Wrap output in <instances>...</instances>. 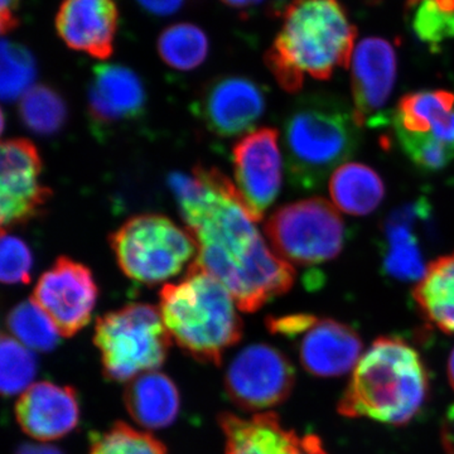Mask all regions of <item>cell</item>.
<instances>
[{"label": "cell", "instance_id": "1f68e13d", "mask_svg": "<svg viewBox=\"0 0 454 454\" xmlns=\"http://www.w3.org/2000/svg\"><path fill=\"white\" fill-rule=\"evenodd\" d=\"M33 255L28 245L16 236H0V283L28 284Z\"/></svg>", "mask_w": 454, "mask_h": 454}, {"label": "cell", "instance_id": "9a60e30c", "mask_svg": "<svg viewBox=\"0 0 454 454\" xmlns=\"http://www.w3.org/2000/svg\"><path fill=\"white\" fill-rule=\"evenodd\" d=\"M351 86L357 124L385 121L382 110L389 101L397 73L396 50L390 41L367 37L355 47Z\"/></svg>", "mask_w": 454, "mask_h": 454}, {"label": "cell", "instance_id": "d590c367", "mask_svg": "<svg viewBox=\"0 0 454 454\" xmlns=\"http://www.w3.org/2000/svg\"><path fill=\"white\" fill-rule=\"evenodd\" d=\"M223 4L229 5L230 8L239 9V11H243V9H247L250 7H254V5H258L262 0H221Z\"/></svg>", "mask_w": 454, "mask_h": 454}, {"label": "cell", "instance_id": "7c38bea8", "mask_svg": "<svg viewBox=\"0 0 454 454\" xmlns=\"http://www.w3.org/2000/svg\"><path fill=\"white\" fill-rule=\"evenodd\" d=\"M235 187L255 223L273 205L283 181L279 131L260 128L245 136L232 149Z\"/></svg>", "mask_w": 454, "mask_h": 454}, {"label": "cell", "instance_id": "30bf717a", "mask_svg": "<svg viewBox=\"0 0 454 454\" xmlns=\"http://www.w3.org/2000/svg\"><path fill=\"white\" fill-rule=\"evenodd\" d=\"M98 289L91 270L82 262L59 256L33 289L32 300L64 337H73L91 321Z\"/></svg>", "mask_w": 454, "mask_h": 454}, {"label": "cell", "instance_id": "f546056e", "mask_svg": "<svg viewBox=\"0 0 454 454\" xmlns=\"http://www.w3.org/2000/svg\"><path fill=\"white\" fill-rule=\"evenodd\" d=\"M37 76L35 59L29 50L14 42L0 40V100L23 97Z\"/></svg>", "mask_w": 454, "mask_h": 454}, {"label": "cell", "instance_id": "484cf974", "mask_svg": "<svg viewBox=\"0 0 454 454\" xmlns=\"http://www.w3.org/2000/svg\"><path fill=\"white\" fill-rule=\"evenodd\" d=\"M157 50L164 64L177 71H192L205 62L210 50L208 37L192 23L167 27L158 37Z\"/></svg>", "mask_w": 454, "mask_h": 454}, {"label": "cell", "instance_id": "8d00e7d4", "mask_svg": "<svg viewBox=\"0 0 454 454\" xmlns=\"http://www.w3.org/2000/svg\"><path fill=\"white\" fill-rule=\"evenodd\" d=\"M20 0H0V16L16 18L13 12L16 11Z\"/></svg>", "mask_w": 454, "mask_h": 454}, {"label": "cell", "instance_id": "83f0119b", "mask_svg": "<svg viewBox=\"0 0 454 454\" xmlns=\"http://www.w3.org/2000/svg\"><path fill=\"white\" fill-rule=\"evenodd\" d=\"M7 325L14 339L37 352H50L59 345L56 325L33 300L17 304L9 312Z\"/></svg>", "mask_w": 454, "mask_h": 454}, {"label": "cell", "instance_id": "836d02e7", "mask_svg": "<svg viewBox=\"0 0 454 454\" xmlns=\"http://www.w3.org/2000/svg\"><path fill=\"white\" fill-rule=\"evenodd\" d=\"M442 444L446 454H454V404L450 406L442 423Z\"/></svg>", "mask_w": 454, "mask_h": 454}, {"label": "cell", "instance_id": "8fae6325", "mask_svg": "<svg viewBox=\"0 0 454 454\" xmlns=\"http://www.w3.org/2000/svg\"><path fill=\"white\" fill-rule=\"evenodd\" d=\"M42 169L41 155L29 140L0 142V236L35 219L49 202L51 190L42 184Z\"/></svg>", "mask_w": 454, "mask_h": 454}, {"label": "cell", "instance_id": "4fadbf2b", "mask_svg": "<svg viewBox=\"0 0 454 454\" xmlns=\"http://www.w3.org/2000/svg\"><path fill=\"white\" fill-rule=\"evenodd\" d=\"M264 90L244 76H221L203 88L193 113L214 136L232 138L255 127L264 114Z\"/></svg>", "mask_w": 454, "mask_h": 454}, {"label": "cell", "instance_id": "4316f807", "mask_svg": "<svg viewBox=\"0 0 454 454\" xmlns=\"http://www.w3.org/2000/svg\"><path fill=\"white\" fill-rule=\"evenodd\" d=\"M20 116L33 133L52 136L61 130L67 121V106L56 90L38 85L23 95Z\"/></svg>", "mask_w": 454, "mask_h": 454}, {"label": "cell", "instance_id": "277c9868", "mask_svg": "<svg viewBox=\"0 0 454 454\" xmlns=\"http://www.w3.org/2000/svg\"><path fill=\"white\" fill-rule=\"evenodd\" d=\"M236 303L219 280L193 262L179 283L166 284L160 312L170 340L199 363L220 366L243 337Z\"/></svg>", "mask_w": 454, "mask_h": 454}, {"label": "cell", "instance_id": "ac0fdd59", "mask_svg": "<svg viewBox=\"0 0 454 454\" xmlns=\"http://www.w3.org/2000/svg\"><path fill=\"white\" fill-rule=\"evenodd\" d=\"M146 106L138 74L121 65H98L88 91V110L94 129L101 133L142 118Z\"/></svg>", "mask_w": 454, "mask_h": 454}, {"label": "cell", "instance_id": "7402d4cb", "mask_svg": "<svg viewBox=\"0 0 454 454\" xmlns=\"http://www.w3.org/2000/svg\"><path fill=\"white\" fill-rule=\"evenodd\" d=\"M124 403L134 422L146 429H162L177 419L181 397L166 373L149 372L128 382Z\"/></svg>", "mask_w": 454, "mask_h": 454}, {"label": "cell", "instance_id": "8992f818", "mask_svg": "<svg viewBox=\"0 0 454 454\" xmlns=\"http://www.w3.org/2000/svg\"><path fill=\"white\" fill-rule=\"evenodd\" d=\"M170 336L160 310L133 303L98 317L94 343L100 352L104 375L125 382L163 365Z\"/></svg>", "mask_w": 454, "mask_h": 454}, {"label": "cell", "instance_id": "f35d334b", "mask_svg": "<svg viewBox=\"0 0 454 454\" xmlns=\"http://www.w3.org/2000/svg\"><path fill=\"white\" fill-rule=\"evenodd\" d=\"M448 379H450V385L454 389V349L450 354V360H448Z\"/></svg>", "mask_w": 454, "mask_h": 454}, {"label": "cell", "instance_id": "7a4b0ae2", "mask_svg": "<svg viewBox=\"0 0 454 454\" xmlns=\"http://www.w3.org/2000/svg\"><path fill=\"white\" fill-rule=\"evenodd\" d=\"M357 29L340 0H286L265 64L280 88L297 92L307 76L328 80L348 67Z\"/></svg>", "mask_w": 454, "mask_h": 454}, {"label": "cell", "instance_id": "f1b7e54d", "mask_svg": "<svg viewBox=\"0 0 454 454\" xmlns=\"http://www.w3.org/2000/svg\"><path fill=\"white\" fill-rule=\"evenodd\" d=\"M37 375V360L23 343L0 333V395L23 394Z\"/></svg>", "mask_w": 454, "mask_h": 454}, {"label": "cell", "instance_id": "52a82bcc", "mask_svg": "<svg viewBox=\"0 0 454 454\" xmlns=\"http://www.w3.org/2000/svg\"><path fill=\"white\" fill-rule=\"evenodd\" d=\"M122 273L134 282L154 286L181 273L195 256V238L162 215H138L110 236Z\"/></svg>", "mask_w": 454, "mask_h": 454}, {"label": "cell", "instance_id": "44dd1931", "mask_svg": "<svg viewBox=\"0 0 454 454\" xmlns=\"http://www.w3.org/2000/svg\"><path fill=\"white\" fill-rule=\"evenodd\" d=\"M16 417L23 432L37 441L64 438L79 424L76 391L49 381L33 384L18 400Z\"/></svg>", "mask_w": 454, "mask_h": 454}, {"label": "cell", "instance_id": "d4e9b609", "mask_svg": "<svg viewBox=\"0 0 454 454\" xmlns=\"http://www.w3.org/2000/svg\"><path fill=\"white\" fill-rule=\"evenodd\" d=\"M404 13L415 38L430 51L454 40V0H408Z\"/></svg>", "mask_w": 454, "mask_h": 454}, {"label": "cell", "instance_id": "e0dca14e", "mask_svg": "<svg viewBox=\"0 0 454 454\" xmlns=\"http://www.w3.org/2000/svg\"><path fill=\"white\" fill-rule=\"evenodd\" d=\"M219 426L225 437V454H328L321 438L298 435L271 411L249 418L223 413Z\"/></svg>", "mask_w": 454, "mask_h": 454}, {"label": "cell", "instance_id": "603a6c76", "mask_svg": "<svg viewBox=\"0 0 454 454\" xmlns=\"http://www.w3.org/2000/svg\"><path fill=\"white\" fill-rule=\"evenodd\" d=\"M413 297L427 321L454 336V253L430 262Z\"/></svg>", "mask_w": 454, "mask_h": 454}, {"label": "cell", "instance_id": "6da1fadb", "mask_svg": "<svg viewBox=\"0 0 454 454\" xmlns=\"http://www.w3.org/2000/svg\"><path fill=\"white\" fill-rule=\"evenodd\" d=\"M168 184L197 244L196 262L223 284L236 306L254 313L291 291L295 270L260 235L234 182L216 168L175 172Z\"/></svg>", "mask_w": 454, "mask_h": 454}, {"label": "cell", "instance_id": "9c48e42d", "mask_svg": "<svg viewBox=\"0 0 454 454\" xmlns=\"http://www.w3.org/2000/svg\"><path fill=\"white\" fill-rule=\"evenodd\" d=\"M225 391L243 411H260L283 404L295 384L294 367L279 349L255 343L241 349L227 367Z\"/></svg>", "mask_w": 454, "mask_h": 454}, {"label": "cell", "instance_id": "d6986e66", "mask_svg": "<svg viewBox=\"0 0 454 454\" xmlns=\"http://www.w3.org/2000/svg\"><path fill=\"white\" fill-rule=\"evenodd\" d=\"M293 339H300L298 355L301 366L319 378H334L348 372L357 365L363 351V340L354 328L312 315H309L306 324Z\"/></svg>", "mask_w": 454, "mask_h": 454}, {"label": "cell", "instance_id": "5bb4252c", "mask_svg": "<svg viewBox=\"0 0 454 454\" xmlns=\"http://www.w3.org/2000/svg\"><path fill=\"white\" fill-rule=\"evenodd\" d=\"M432 210L426 200L391 212L382 226V269L399 282H420L427 271L423 241L433 234Z\"/></svg>", "mask_w": 454, "mask_h": 454}, {"label": "cell", "instance_id": "3957f363", "mask_svg": "<svg viewBox=\"0 0 454 454\" xmlns=\"http://www.w3.org/2000/svg\"><path fill=\"white\" fill-rule=\"evenodd\" d=\"M428 393V373L417 349L397 337H380L358 360L339 413L404 426L419 413Z\"/></svg>", "mask_w": 454, "mask_h": 454}, {"label": "cell", "instance_id": "e575fe53", "mask_svg": "<svg viewBox=\"0 0 454 454\" xmlns=\"http://www.w3.org/2000/svg\"><path fill=\"white\" fill-rule=\"evenodd\" d=\"M16 454H64L59 448L46 444H23L18 448Z\"/></svg>", "mask_w": 454, "mask_h": 454}, {"label": "cell", "instance_id": "ab89813d", "mask_svg": "<svg viewBox=\"0 0 454 454\" xmlns=\"http://www.w3.org/2000/svg\"><path fill=\"white\" fill-rule=\"evenodd\" d=\"M4 115H3L2 109H0V136H2L3 130H4Z\"/></svg>", "mask_w": 454, "mask_h": 454}, {"label": "cell", "instance_id": "cb8c5ba5", "mask_svg": "<svg viewBox=\"0 0 454 454\" xmlns=\"http://www.w3.org/2000/svg\"><path fill=\"white\" fill-rule=\"evenodd\" d=\"M330 193L337 208L355 216H365L380 206L385 184L379 173L360 163H346L334 170Z\"/></svg>", "mask_w": 454, "mask_h": 454}, {"label": "cell", "instance_id": "ffe728a7", "mask_svg": "<svg viewBox=\"0 0 454 454\" xmlns=\"http://www.w3.org/2000/svg\"><path fill=\"white\" fill-rule=\"evenodd\" d=\"M119 9L114 0H64L56 29L70 49L107 59L114 53Z\"/></svg>", "mask_w": 454, "mask_h": 454}, {"label": "cell", "instance_id": "ba28073f", "mask_svg": "<svg viewBox=\"0 0 454 454\" xmlns=\"http://www.w3.org/2000/svg\"><path fill=\"white\" fill-rule=\"evenodd\" d=\"M346 234L339 212L319 197L284 205L265 223L274 253L300 267L336 259L345 247Z\"/></svg>", "mask_w": 454, "mask_h": 454}, {"label": "cell", "instance_id": "2e32d148", "mask_svg": "<svg viewBox=\"0 0 454 454\" xmlns=\"http://www.w3.org/2000/svg\"><path fill=\"white\" fill-rule=\"evenodd\" d=\"M403 149L446 148L454 153V94L430 90L405 95L393 116Z\"/></svg>", "mask_w": 454, "mask_h": 454}, {"label": "cell", "instance_id": "d6a6232c", "mask_svg": "<svg viewBox=\"0 0 454 454\" xmlns=\"http://www.w3.org/2000/svg\"><path fill=\"white\" fill-rule=\"evenodd\" d=\"M137 2L149 13L166 17L177 13L190 0H137Z\"/></svg>", "mask_w": 454, "mask_h": 454}, {"label": "cell", "instance_id": "4dcf8cb0", "mask_svg": "<svg viewBox=\"0 0 454 454\" xmlns=\"http://www.w3.org/2000/svg\"><path fill=\"white\" fill-rule=\"evenodd\" d=\"M89 454H168L160 439L118 422L92 439Z\"/></svg>", "mask_w": 454, "mask_h": 454}, {"label": "cell", "instance_id": "74e56055", "mask_svg": "<svg viewBox=\"0 0 454 454\" xmlns=\"http://www.w3.org/2000/svg\"><path fill=\"white\" fill-rule=\"evenodd\" d=\"M18 25L17 18H7L0 16V35H4Z\"/></svg>", "mask_w": 454, "mask_h": 454}, {"label": "cell", "instance_id": "5b68a950", "mask_svg": "<svg viewBox=\"0 0 454 454\" xmlns=\"http://www.w3.org/2000/svg\"><path fill=\"white\" fill-rule=\"evenodd\" d=\"M360 128L354 109L340 98L313 94L295 101L283 124L293 186L307 191L321 186L334 168L356 153Z\"/></svg>", "mask_w": 454, "mask_h": 454}]
</instances>
